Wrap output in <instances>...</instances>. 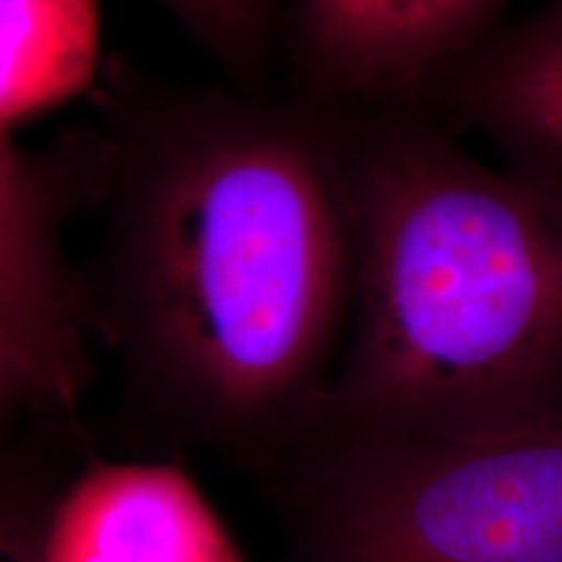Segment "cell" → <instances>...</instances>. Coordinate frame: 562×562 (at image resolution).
<instances>
[{
  "label": "cell",
  "instance_id": "obj_1",
  "mask_svg": "<svg viewBox=\"0 0 562 562\" xmlns=\"http://www.w3.org/2000/svg\"><path fill=\"white\" fill-rule=\"evenodd\" d=\"M102 157L94 331L182 430L286 453L326 398L355 297L339 112L157 91L125 108Z\"/></svg>",
  "mask_w": 562,
  "mask_h": 562
},
{
  "label": "cell",
  "instance_id": "obj_2",
  "mask_svg": "<svg viewBox=\"0 0 562 562\" xmlns=\"http://www.w3.org/2000/svg\"><path fill=\"white\" fill-rule=\"evenodd\" d=\"M336 112L355 297L307 430H562L560 195L419 108Z\"/></svg>",
  "mask_w": 562,
  "mask_h": 562
},
{
  "label": "cell",
  "instance_id": "obj_3",
  "mask_svg": "<svg viewBox=\"0 0 562 562\" xmlns=\"http://www.w3.org/2000/svg\"><path fill=\"white\" fill-rule=\"evenodd\" d=\"M307 562H562V430H307Z\"/></svg>",
  "mask_w": 562,
  "mask_h": 562
},
{
  "label": "cell",
  "instance_id": "obj_4",
  "mask_svg": "<svg viewBox=\"0 0 562 562\" xmlns=\"http://www.w3.org/2000/svg\"><path fill=\"white\" fill-rule=\"evenodd\" d=\"M505 0H290L294 94L336 110L419 108L446 68L503 24Z\"/></svg>",
  "mask_w": 562,
  "mask_h": 562
},
{
  "label": "cell",
  "instance_id": "obj_5",
  "mask_svg": "<svg viewBox=\"0 0 562 562\" xmlns=\"http://www.w3.org/2000/svg\"><path fill=\"white\" fill-rule=\"evenodd\" d=\"M74 172L0 131V326L40 364L74 412L89 381L94 331L83 271L66 250Z\"/></svg>",
  "mask_w": 562,
  "mask_h": 562
},
{
  "label": "cell",
  "instance_id": "obj_6",
  "mask_svg": "<svg viewBox=\"0 0 562 562\" xmlns=\"http://www.w3.org/2000/svg\"><path fill=\"white\" fill-rule=\"evenodd\" d=\"M419 110L562 199V0L503 21L442 70Z\"/></svg>",
  "mask_w": 562,
  "mask_h": 562
},
{
  "label": "cell",
  "instance_id": "obj_7",
  "mask_svg": "<svg viewBox=\"0 0 562 562\" xmlns=\"http://www.w3.org/2000/svg\"><path fill=\"white\" fill-rule=\"evenodd\" d=\"M42 562H243L175 463L89 461L53 492Z\"/></svg>",
  "mask_w": 562,
  "mask_h": 562
},
{
  "label": "cell",
  "instance_id": "obj_8",
  "mask_svg": "<svg viewBox=\"0 0 562 562\" xmlns=\"http://www.w3.org/2000/svg\"><path fill=\"white\" fill-rule=\"evenodd\" d=\"M97 68V0H0V131L79 97Z\"/></svg>",
  "mask_w": 562,
  "mask_h": 562
},
{
  "label": "cell",
  "instance_id": "obj_9",
  "mask_svg": "<svg viewBox=\"0 0 562 562\" xmlns=\"http://www.w3.org/2000/svg\"><path fill=\"white\" fill-rule=\"evenodd\" d=\"M232 79V87L269 94L281 47L279 0H157Z\"/></svg>",
  "mask_w": 562,
  "mask_h": 562
},
{
  "label": "cell",
  "instance_id": "obj_10",
  "mask_svg": "<svg viewBox=\"0 0 562 562\" xmlns=\"http://www.w3.org/2000/svg\"><path fill=\"white\" fill-rule=\"evenodd\" d=\"M50 501L26 476L0 474V562H42Z\"/></svg>",
  "mask_w": 562,
  "mask_h": 562
},
{
  "label": "cell",
  "instance_id": "obj_11",
  "mask_svg": "<svg viewBox=\"0 0 562 562\" xmlns=\"http://www.w3.org/2000/svg\"><path fill=\"white\" fill-rule=\"evenodd\" d=\"M37 412L66 409L30 351L0 326V438L9 435L24 414Z\"/></svg>",
  "mask_w": 562,
  "mask_h": 562
}]
</instances>
